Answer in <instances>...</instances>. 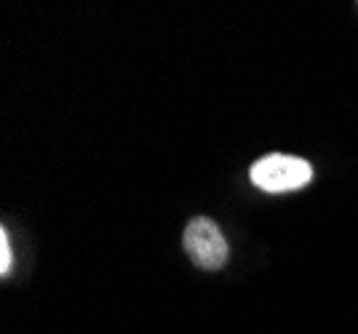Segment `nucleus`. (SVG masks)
Here are the masks:
<instances>
[{
	"label": "nucleus",
	"mask_w": 358,
	"mask_h": 334,
	"mask_svg": "<svg viewBox=\"0 0 358 334\" xmlns=\"http://www.w3.org/2000/svg\"><path fill=\"white\" fill-rule=\"evenodd\" d=\"M249 177L265 193H292V190H299L313 180V166L302 158H294V155L270 152L254 164Z\"/></svg>",
	"instance_id": "nucleus-1"
},
{
	"label": "nucleus",
	"mask_w": 358,
	"mask_h": 334,
	"mask_svg": "<svg viewBox=\"0 0 358 334\" xmlns=\"http://www.w3.org/2000/svg\"><path fill=\"white\" fill-rule=\"evenodd\" d=\"M185 252L193 259L201 270H220L227 257H230V246L224 241L222 230L217 228V222L209 217H195L187 222L185 235Z\"/></svg>",
	"instance_id": "nucleus-2"
},
{
	"label": "nucleus",
	"mask_w": 358,
	"mask_h": 334,
	"mask_svg": "<svg viewBox=\"0 0 358 334\" xmlns=\"http://www.w3.org/2000/svg\"><path fill=\"white\" fill-rule=\"evenodd\" d=\"M11 265H14V254H11V241H8V230H0V275L11 273Z\"/></svg>",
	"instance_id": "nucleus-3"
}]
</instances>
